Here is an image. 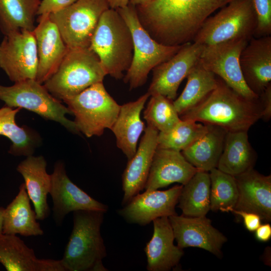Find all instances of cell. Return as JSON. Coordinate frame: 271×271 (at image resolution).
Here are the masks:
<instances>
[{"label": "cell", "mask_w": 271, "mask_h": 271, "mask_svg": "<svg viewBox=\"0 0 271 271\" xmlns=\"http://www.w3.org/2000/svg\"><path fill=\"white\" fill-rule=\"evenodd\" d=\"M233 0H154L136 6L141 23L158 42L178 46L193 40L211 14Z\"/></svg>", "instance_id": "cell-1"}, {"label": "cell", "mask_w": 271, "mask_h": 271, "mask_svg": "<svg viewBox=\"0 0 271 271\" xmlns=\"http://www.w3.org/2000/svg\"><path fill=\"white\" fill-rule=\"evenodd\" d=\"M259 99H247L218 80L217 87L180 118L218 126L227 132L248 131L262 117L263 108Z\"/></svg>", "instance_id": "cell-2"}, {"label": "cell", "mask_w": 271, "mask_h": 271, "mask_svg": "<svg viewBox=\"0 0 271 271\" xmlns=\"http://www.w3.org/2000/svg\"><path fill=\"white\" fill-rule=\"evenodd\" d=\"M101 211L73 212V227L61 263L66 271H105L102 261L106 256L100 233Z\"/></svg>", "instance_id": "cell-3"}, {"label": "cell", "mask_w": 271, "mask_h": 271, "mask_svg": "<svg viewBox=\"0 0 271 271\" xmlns=\"http://www.w3.org/2000/svg\"><path fill=\"white\" fill-rule=\"evenodd\" d=\"M89 49L98 57L106 75L116 79L123 77L132 60L133 46L130 29L116 10L102 14Z\"/></svg>", "instance_id": "cell-4"}, {"label": "cell", "mask_w": 271, "mask_h": 271, "mask_svg": "<svg viewBox=\"0 0 271 271\" xmlns=\"http://www.w3.org/2000/svg\"><path fill=\"white\" fill-rule=\"evenodd\" d=\"M106 75L98 57L89 48L69 49L56 71L43 85L53 96L63 101L103 82Z\"/></svg>", "instance_id": "cell-5"}, {"label": "cell", "mask_w": 271, "mask_h": 271, "mask_svg": "<svg viewBox=\"0 0 271 271\" xmlns=\"http://www.w3.org/2000/svg\"><path fill=\"white\" fill-rule=\"evenodd\" d=\"M128 26L132 38L133 54L124 77L130 89L143 85L150 72L174 56L183 45L168 46L154 39L141 23L136 6L128 4L116 10Z\"/></svg>", "instance_id": "cell-6"}, {"label": "cell", "mask_w": 271, "mask_h": 271, "mask_svg": "<svg viewBox=\"0 0 271 271\" xmlns=\"http://www.w3.org/2000/svg\"><path fill=\"white\" fill-rule=\"evenodd\" d=\"M256 22L252 0H233L204 22L193 42L206 46L234 39L249 40Z\"/></svg>", "instance_id": "cell-7"}, {"label": "cell", "mask_w": 271, "mask_h": 271, "mask_svg": "<svg viewBox=\"0 0 271 271\" xmlns=\"http://www.w3.org/2000/svg\"><path fill=\"white\" fill-rule=\"evenodd\" d=\"M63 101L75 117L79 131L87 138L111 130L120 105L106 91L103 82L96 83Z\"/></svg>", "instance_id": "cell-8"}, {"label": "cell", "mask_w": 271, "mask_h": 271, "mask_svg": "<svg viewBox=\"0 0 271 271\" xmlns=\"http://www.w3.org/2000/svg\"><path fill=\"white\" fill-rule=\"evenodd\" d=\"M0 100L6 106L25 108L44 119L59 123L71 132L80 133L74 121L66 117L67 114L72 115L69 108L36 79L16 82L10 86L0 85Z\"/></svg>", "instance_id": "cell-9"}, {"label": "cell", "mask_w": 271, "mask_h": 271, "mask_svg": "<svg viewBox=\"0 0 271 271\" xmlns=\"http://www.w3.org/2000/svg\"><path fill=\"white\" fill-rule=\"evenodd\" d=\"M109 9L107 0H77L49 17L69 49L87 48L101 15Z\"/></svg>", "instance_id": "cell-10"}, {"label": "cell", "mask_w": 271, "mask_h": 271, "mask_svg": "<svg viewBox=\"0 0 271 271\" xmlns=\"http://www.w3.org/2000/svg\"><path fill=\"white\" fill-rule=\"evenodd\" d=\"M249 40L234 39L204 46L199 63L205 69L219 76L230 88L250 100L259 97L247 85L240 66V54Z\"/></svg>", "instance_id": "cell-11"}, {"label": "cell", "mask_w": 271, "mask_h": 271, "mask_svg": "<svg viewBox=\"0 0 271 271\" xmlns=\"http://www.w3.org/2000/svg\"><path fill=\"white\" fill-rule=\"evenodd\" d=\"M38 58L33 31L18 30L6 35L0 43V68L14 83L36 79Z\"/></svg>", "instance_id": "cell-12"}, {"label": "cell", "mask_w": 271, "mask_h": 271, "mask_svg": "<svg viewBox=\"0 0 271 271\" xmlns=\"http://www.w3.org/2000/svg\"><path fill=\"white\" fill-rule=\"evenodd\" d=\"M203 48L194 42L187 43L171 58L155 67L148 91L150 96L160 94L173 101L180 84L199 62Z\"/></svg>", "instance_id": "cell-13"}, {"label": "cell", "mask_w": 271, "mask_h": 271, "mask_svg": "<svg viewBox=\"0 0 271 271\" xmlns=\"http://www.w3.org/2000/svg\"><path fill=\"white\" fill-rule=\"evenodd\" d=\"M51 177L49 194L53 202V217L57 224H61L65 216L70 212L107 211V206L93 199L71 181L62 161L55 164Z\"/></svg>", "instance_id": "cell-14"}, {"label": "cell", "mask_w": 271, "mask_h": 271, "mask_svg": "<svg viewBox=\"0 0 271 271\" xmlns=\"http://www.w3.org/2000/svg\"><path fill=\"white\" fill-rule=\"evenodd\" d=\"M183 186L175 185L164 191L155 190L138 193L118 213L127 222L140 225L148 224L159 217L177 214L175 207Z\"/></svg>", "instance_id": "cell-15"}, {"label": "cell", "mask_w": 271, "mask_h": 271, "mask_svg": "<svg viewBox=\"0 0 271 271\" xmlns=\"http://www.w3.org/2000/svg\"><path fill=\"white\" fill-rule=\"evenodd\" d=\"M169 217L177 245L183 249L196 247L217 256L227 241L226 237L211 224L205 216L189 217L177 214Z\"/></svg>", "instance_id": "cell-16"}, {"label": "cell", "mask_w": 271, "mask_h": 271, "mask_svg": "<svg viewBox=\"0 0 271 271\" xmlns=\"http://www.w3.org/2000/svg\"><path fill=\"white\" fill-rule=\"evenodd\" d=\"M38 21L33 31L38 58L36 80L43 84L56 71L69 48L49 15L39 16Z\"/></svg>", "instance_id": "cell-17"}, {"label": "cell", "mask_w": 271, "mask_h": 271, "mask_svg": "<svg viewBox=\"0 0 271 271\" xmlns=\"http://www.w3.org/2000/svg\"><path fill=\"white\" fill-rule=\"evenodd\" d=\"M239 62L245 83L259 96L271 85V37L252 38L242 50Z\"/></svg>", "instance_id": "cell-18"}, {"label": "cell", "mask_w": 271, "mask_h": 271, "mask_svg": "<svg viewBox=\"0 0 271 271\" xmlns=\"http://www.w3.org/2000/svg\"><path fill=\"white\" fill-rule=\"evenodd\" d=\"M158 133L157 129L148 125L134 155L128 160L122 177L124 205L144 188L157 149Z\"/></svg>", "instance_id": "cell-19"}, {"label": "cell", "mask_w": 271, "mask_h": 271, "mask_svg": "<svg viewBox=\"0 0 271 271\" xmlns=\"http://www.w3.org/2000/svg\"><path fill=\"white\" fill-rule=\"evenodd\" d=\"M198 170L185 159L181 152L157 148L144 189L155 190L174 183L184 185Z\"/></svg>", "instance_id": "cell-20"}, {"label": "cell", "mask_w": 271, "mask_h": 271, "mask_svg": "<svg viewBox=\"0 0 271 271\" xmlns=\"http://www.w3.org/2000/svg\"><path fill=\"white\" fill-rule=\"evenodd\" d=\"M238 198L234 209L255 213L261 220H271V176L251 168L234 176Z\"/></svg>", "instance_id": "cell-21"}, {"label": "cell", "mask_w": 271, "mask_h": 271, "mask_svg": "<svg viewBox=\"0 0 271 271\" xmlns=\"http://www.w3.org/2000/svg\"><path fill=\"white\" fill-rule=\"evenodd\" d=\"M154 232L144 248L149 271H168L177 266L184 254L182 248L174 244V232L168 217L153 221Z\"/></svg>", "instance_id": "cell-22"}, {"label": "cell", "mask_w": 271, "mask_h": 271, "mask_svg": "<svg viewBox=\"0 0 271 271\" xmlns=\"http://www.w3.org/2000/svg\"><path fill=\"white\" fill-rule=\"evenodd\" d=\"M0 263L8 271H66L60 260L37 258L15 234H0Z\"/></svg>", "instance_id": "cell-23"}, {"label": "cell", "mask_w": 271, "mask_h": 271, "mask_svg": "<svg viewBox=\"0 0 271 271\" xmlns=\"http://www.w3.org/2000/svg\"><path fill=\"white\" fill-rule=\"evenodd\" d=\"M46 167L47 162L43 156L31 155L17 167L24 179L28 195L39 220H44L50 214L47 196L50 191L51 177L47 173Z\"/></svg>", "instance_id": "cell-24"}, {"label": "cell", "mask_w": 271, "mask_h": 271, "mask_svg": "<svg viewBox=\"0 0 271 271\" xmlns=\"http://www.w3.org/2000/svg\"><path fill=\"white\" fill-rule=\"evenodd\" d=\"M150 96L147 92L136 100L120 105L117 117L111 129L115 137L117 147L128 160L134 155L138 141L145 129L141 113Z\"/></svg>", "instance_id": "cell-25"}, {"label": "cell", "mask_w": 271, "mask_h": 271, "mask_svg": "<svg viewBox=\"0 0 271 271\" xmlns=\"http://www.w3.org/2000/svg\"><path fill=\"white\" fill-rule=\"evenodd\" d=\"M30 200L25 184L22 183L17 195L5 208L3 233L26 237L44 234Z\"/></svg>", "instance_id": "cell-26"}, {"label": "cell", "mask_w": 271, "mask_h": 271, "mask_svg": "<svg viewBox=\"0 0 271 271\" xmlns=\"http://www.w3.org/2000/svg\"><path fill=\"white\" fill-rule=\"evenodd\" d=\"M255 160L247 131L227 132L217 168L235 176L253 168Z\"/></svg>", "instance_id": "cell-27"}, {"label": "cell", "mask_w": 271, "mask_h": 271, "mask_svg": "<svg viewBox=\"0 0 271 271\" xmlns=\"http://www.w3.org/2000/svg\"><path fill=\"white\" fill-rule=\"evenodd\" d=\"M20 108H12L5 105L0 108V136L8 138L12 143L9 153L15 156L33 155L42 144L39 133L32 128L20 126L16 116Z\"/></svg>", "instance_id": "cell-28"}, {"label": "cell", "mask_w": 271, "mask_h": 271, "mask_svg": "<svg viewBox=\"0 0 271 271\" xmlns=\"http://www.w3.org/2000/svg\"><path fill=\"white\" fill-rule=\"evenodd\" d=\"M208 126L207 131L203 136L181 153L185 159L198 170L209 172L217 168L227 131L218 126Z\"/></svg>", "instance_id": "cell-29"}, {"label": "cell", "mask_w": 271, "mask_h": 271, "mask_svg": "<svg viewBox=\"0 0 271 271\" xmlns=\"http://www.w3.org/2000/svg\"><path fill=\"white\" fill-rule=\"evenodd\" d=\"M210 178L208 172L198 170L183 186L178 207L189 217L205 216L210 210Z\"/></svg>", "instance_id": "cell-30"}, {"label": "cell", "mask_w": 271, "mask_h": 271, "mask_svg": "<svg viewBox=\"0 0 271 271\" xmlns=\"http://www.w3.org/2000/svg\"><path fill=\"white\" fill-rule=\"evenodd\" d=\"M187 81L181 95L174 101L179 115L191 109L201 102L217 86L215 75L205 69L198 62L186 77Z\"/></svg>", "instance_id": "cell-31"}, {"label": "cell", "mask_w": 271, "mask_h": 271, "mask_svg": "<svg viewBox=\"0 0 271 271\" xmlns=\"http://www.w3.org/2000/svg\"><path fill=\"white\" fill-rule=\"evenodd\" d=\"M40 0H0V29L4 35L18 30L33 31Z\"/></svg>", "instance_id": "cell-32"}, {"label": "cell", "mask_w": 271, "mask_h": 271, "mask_svg": "<svg viewBox=\"0 0 271 271\" xmlns=\"http://www.w3.org/2000/svg\"><path fill=\"white\" fill-rule=\"evenodd\" d=\"M208 127L193 120L181 119L170 130L159 132L157 148L182 152L203 136Z\"/></svg>", "instance_id": "cell-33"}, {"label": "cell", "mask_w": 271, "mask_h": 271, "mask_svg": "<svg viewBox=\"0 0 271 271\" xmlns=\"http://www.w3.org/2000/svg\"><path fill=\"white\" fill-rule=\"evenodd\" d=\"M210 178V210L229 212L234 208L238 198V190L234 176L217 168L209 172Z\"/></svg>", "instance_id": "cell-34"}, {"label": "cell", "mask_w": 271, "mask_h": 271, "mask_svg": "<svg viewBox=\"0 0 271 271\" xmlns=\"http://www.w3.org/2000/svg\"><path fill=\"white\" fill-rule=\"evenodd\" d=\"M144 117L148 125L159 132H166L174 127L181 120L173 101L160 94L150 96Z\"/></svg>", "instance_id": "cell-35"}, {"label": "cell", "mask_w": 271, "mask_h": 271, "mask_svg": "<svg viewBox=\"0 0 271 271\" xmlns=\"http://www.w3.org/2000/svg\"><path fill=\"white\" fill-rule=\"evenodd\" d=\"M256 17L254 35L257 37L271 34V0H252Z\"/></svg>", "instance_id": "cell-36"}, {"label": "cell", "mask_w": 271, "mask_h": 271, "mask_svg": "<svg viewBox=\"0 0 271 271\" xmlns=\"http://www.w3.org/2000/svg\"><path fill=\"white\" fill-rule=\"evenodd\" d=\"M77 0H40L37 15H49L62 10Z\"/></svg>", "instance_id": "cell-37"}, {"label": "cell", "mask_w": 271, "mask_h": 271, "mask_svg": "<svg viewBox=\"0 0 271 271\" xmlns=\"http://www.w3.org/2000/svg\"><path fill=\"white\" fill-rule=\"evenodd\" d=\"M230 212L240 216L243 219L244 225L247 230L254 231L261 224V218L255 213L231 209Z\"/></svg>", "instance_id": "cell-38"}, {"label": "cell", "mask_w": 271, "mask_h": 271, "mask_svg": "<svg viewBox=\"0 0 271 271\" xmlns=\"http://www.w3.org/2000/svg\"><path fill=\"white\" fill-rule=\"evenodd\" d=\"M259 97L263 108L261 118L265 120H269L271 116V85Z\"/></svg>", "instance_id": "cell-39"}, {"label": "cell", "mask_w": 271, "mask_h": 271, "mask_svg": "<svg viewBox=\"0 0 271 271\" xmlns=\"http://www.w3.org/2000/svg\"><path fill=\"white\" fill-rule=\"evenodd\" d=\"M254 231L255 237L259 241H267L271 237V226L269 223L260 224Z\"/></svg>", "instance_id": "cell-40"}, {"label": "cell", "mask_w": 271, "mask_h": 271, "mask_svg": "<svg viewBox=\"0 0 271 271\" xmlns=\"http://www.w3.org/2000/svg\"><path fill=\"white\" fill-rule=\"evenodd\" d=\"M109 8L117 10L127 6L129 0H107Z\"/></svg>", "instance_id": "cell-41"}, {"label": "cell", "mask_w": 271, "mask_h": 271, "mask_svg": "<svg viewBox=\"0 0 271 271\" xmlns=\"http://www.w3.org/2000/svg\"><path fill=\"white\" fill-rule=\"evenodd\" d=\"M154 0H129V4L134 6H141L148 4Z\"/></svg>", "instance_id": "cell-42"}, {"label": "cell", "mask_w": 271, "mask_h": 271, "mask_svg": "<svg viewBox=\"0 0 271 271\" xmlns=\"http://www.w3.org/2000/svg\"><path fill=\"white\" fill-rule=\"evenodd\" d=\"M4 210L5 208L0 207V234L3 233Z\"/></svg>", "instance_id": "cell-43"}]
</instances>
